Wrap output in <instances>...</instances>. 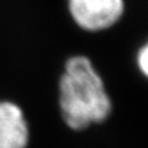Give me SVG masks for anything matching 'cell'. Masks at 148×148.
Returning <instances> with one entry per match:
<instances>
[{"label":"cell","mask_w":148,"mask_h":148,"mask_svg":"<svg viewBox=\"0 0 148 148\" xmlns=\"http://www.w3.org/2000/svg\"><path fill=\"white\" fill-rule=\"evenodd\" d=\"M57 91L61 119L74 132L103 125L112 114V99L104 78L84 54L66 59Z\"/></svg>","instance_id":"cell-1"},{"label":"cell","mask_w":148,"mask_h":148,"mask_svg":"<svg viewBox=\"0 0 148 148\" xmlns=\"http://www.w3.org/2000/svg\"><path fill=\"white\" fill-rule=\"evenodd\" d=\"M69 14L79 29L100 32L116 25L125 11L123 0H68Z\"/></svg>","instance_id":"cell-2"},{"label":"cell","mask_w":148,"mask_h":148,"mask_svg":"<svg viewBox=\"0 0 148 148\" xmlns=\"http://www.w3.org/2000/svg\"><path fill=\"white\" fill-rule=\"evenodd\" d=\"M31 128L24 109L10 99H0V148H29Z\"/></svg>","instance_id":"cell-3"},{"label":"cell","mask_w":148,"mask_h":148,"mask_svg":"<svg viewBox=\"0 0 148 148\" xmlns=\"http://www.w3.org/2000/svg\"><path fill=\"white\" fill-rule=\"evenodd\" d=\"M136 64L142 75L148 79V41L137 51Z\"/></svg>","instance_id":"cell-4"}]
</instances>
